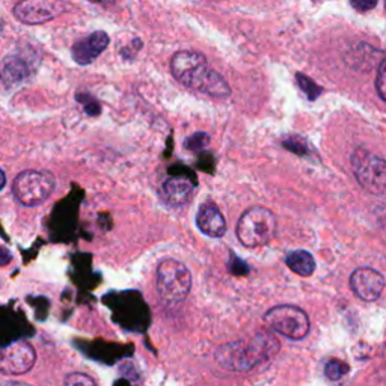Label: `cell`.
<instances>
[{"label":"cell","instance_id":"cell-1","mask_svg":"<svg viewBox=\"0 0 386 386\" xmlns=\"http://www.w3.org/2000/svg\"><path fill=\"white\" fill-rule=\"evenodd\" d=\"M279 350V341L269 334H258L247 341L228 343L216 352L220 366L231 371H249Z\"/></svg>","mask_w":386,"mask_h":386},{"label":"cell","instance_id":"cell-2","mask_svg":"<svg viewBox=\"0 0 386 386\" xmlns=\"http://www.w3.org/2000/svg\"><path fill=\"white\" fill-rule=\"evenodd\" d=\"M277 217L269 208H247L237 224V237L246 247H260L268 245L277 234Z\"/></svg>","mask_w":386,"mask_h":386},{"label":"cell","instance_id":"cell-3","mask_svg":"<svg viewBox=\"0 0 386 386\" xmlns=\"http://www.w3.org/2000/svg\"><path fill=\"white\" fill-rule=\"evenodd\" d=\"M155 287L160 299L168 305H177L185 300L192 288V275L185 264L177 260H163L159 264Z\"/></svg>","mask_w":386,"mask_h":386},{"label":"cell","instance_id":"cell-4","mask_svg":"<svg viewBox=\"0 0 386 386\" xmlns=\"http://www.w3.org/2000/svg\"><path fill=\"white\" fill-rule=\"evenodd\" d=\"M56 181L49 171H24L18 173L13 185L15 199L26 207L41 206L54 192Z\"/></svg>","mask_w":386,"mask_h":386},{"label":"cell","instance_id":"cell-5","mask_svg":"<svg viewBox=\"0 0 386 386\" xmlns=\"http://www.w3.org/2000/svg\"><path fill=\"white\" fill-rule=\"evenodd\" d=\"M352 169L357 183L370 193L386 192V160L366 150H356L352 155Z\"/></svg>","mask_w":386,"mask_h":386},{"label":"cell","instance_id":"cell-6","mask_svg":"<svg viewBox=\"0 0 386 386\" xmlns=\"http://www.w3.org/2000/svg\"><path fill=\"white\" fill-rule=\"evenodd\" d=\"M275 332H278L290 339H302L309 334V318L307 312L294 305H279L269 309L264 316Z\"/></svg>","mask_w":386,"mask_h":386},{"label":"cell","instance_id":"cell-7","mask_svg":"<svg viewBox=\"0 0 386 386\" xmlns=\"http://www.w3.org/2000/svg\"><path fill=\"white\" fill-rule=\"evenodd\" d=\"M208 65L204 54L190 50L177 52L171 61V72L177 82L187 88L199 89L208 75Z\"/></svg>","mask_w":386,"mask_h":386},{"label":"cell","instance_id":"cell-8","mask_svg":"<svg viewBox=\"0 0 386 386\" xmlns=\"http://www.w3.org/2000/svg\"><path fill=\"white\" fill-rule=\"evenodd\" d=\"M70 5L63 0H20L14 6V15L24 24H43L65 14Z\"/></svg>","mask_w":386,"mask_h":386},{"label":"cell","instance_id":"cell-9","mask_svg":"<svg viewBox=\"0 0 386 386\" xmlns=\"http://www.w3.org/2000/svg\"><path fill=\"white\" fill-rule=\"evenodd\" d=\"M36 362L35 348L26 341H17L0 348V373L6 376H23Z\"/></svg>","mask_w":386,"mask_h":386},{"label":"cell","instance_id":"cell-10","mask_svg":"<svg viewBox=\"0 0 386 386\" xmlns=\"http://www.w3.org/2000/svg\"><path fill=\"white\" fill-rule=\"evenodd\" d=\"M350 287L357 298L365 302H374L385 290V278L382 273L370 268L357 269L350 277Z\"/></svg>","mask_w":386,"mask_h":386},{"label":"cell","instance_id":"cell-11","mask_svg":"<svg viewBox=\"0 0 386 386\" xmlns=\"http://www.w3.org/2000/svg\"><path fill=\"white\" fill-rule=\"evenodd\" d=\"M107 45L109 35L103 31H97L72 45V59H75L79 65H89L91 62H94L100 54L107 49Z\"/></svg>","mask_w":386,"mask_h":386},{"label":"cell","instance_id":"cell-12","mask_svg":"<svg viewBox=\"0 0 386 386\" xmlns=\"http://www.w3.org/2000/svg\"><path fill=\"white\" fill-rule=\"evenodd\" d=\"M196 225L202 234L219 238L226 233V222L220 210L213 202H206L199 207L196 215Z\"/></svg>","mask_w":386,"mask_h":386},{"label":"cell","instance_id":"cell-13","mask_svg":"<svg viewBox=\"0 0 386 386\" xmlns=\"http://www.w3.org/2000/svg\"><path fill=\"white\" fill-rule=\"evenodd\" d=\"M193 186L192 183L185 177H172L164 181L162 187L163 201L171 207H183L186 206L192 198Z\"/></svg>","mask_w":386,"mask_h":386},{"label":"cell","instance_id":"cell-14","mask_svg":"<svg viewBox=\"0 0 386 386\" xmlns=\"http://www.w3.org/2000/svg\"><path fill=\"white\" fill-rule=\"evenodd\" d=\"M29 75H31L29 62L23 59L22 56L5 59V62L2 63V68H0V79H2L8 85L22 82L29 77Z\"/></svg>","mask_w":386,"mask_h":386},{"label":"cell","instance_id":"cell-15","mask_svg":"<svg viewBox=\"0 0 386 386\" xmlns=\"http://www.w3.org/2000/svg\"><path fill=\"white\" fill-rule=\"evenodd\" d=\"M198 91L216 98H226L229 97V94H231V89H229L226 80L215 70L208 71V75L206 76L204 82H202V85L199 86Z\"/></svg>","mask_w":386,"mask_h":386},{"label":"cell","instance_id":"cell-16","mask_svg":"<svg viewBox=\"0 0 386 386\" xmlns=\"http://www.w3.org/2000/svg\"><path fill=\"white\" fill-rule=\"evenodd\" d=\"M288 268L300 275V277H311L316 269V261L312 258V255L307 251H293L287 255L286 260Z\"/></svg>","mask_w":386,"mask_h":386},{"label":"cell","instance_id":"cell-17","mask_svg":"<svg viewBox=\"0 0 386 386\" xmlns=\"http://www.w3.org/2000/svg\"><path fill=\"white\" fill-rule=\"evenodd\" d=\"M350 371V366L339 360H330L325 366V374L329 380H339Z\"/></svg>","mask_w":386,"mask_h":386},{"label":"cell","instance_id":"cell-18","mask_svg":"<svg viewBox=\"0 0 386 386\" xmlns=\"http://www.w3.org/2000/svg\"><path fill=\"white\" fill-rule=\"evenodd\" d=\"M296 80H298L299 88L303 91V93H305V94L308 95L309 100H317L318 95L321 94V91H323V89H321V88L316 84L314 80H311V79L307 77L305 75H300V72L296 76Z\"/></svg>","mask_w":386,"mask_h":386},{"label":"cell","instance_id":"cell-19","mask_svg":"<svg viewBox=\"0 0 386 386\" xmlns=\"http://www.w3.org/2000/svg\"><path fill=\"white\" fill-rule=\"evenodd\" d=\"M76 100L77 103H80L82 106L85 107V112L89 115V116H98L101 114V105L100 101L93 97L91 94H85V93H79L76 95Z\"/></svg>","mask_w":386,"mask_h":386},{"label":"cell","instance_id":"cell-20","mask_svg":"<svg viewBox=\"0 0 386 386\" xmlns=\"http://www.w3.org/2000/svg\"><path fill=\"white\" fill-rule=\"evenodd\" d=\"M63 386H98L97 382L84 373H71L65 378Z\"/></svg>","mask_w":386,"mask_h":386},{"label":"cell","instance_id":"cell-21","mask_svg":"<svg viewBox=\"0 0 386 386\" xmlns=\"http://www.w3.org/2000/svg\"><path fill=\"white\" fill-rule=\"evenodd\" d=\"M210 142V137L207 133H195V134H192L189 136L186 142H185V146L187 150H192V151H198V150H202L204 148V146H207Z\"/></svg>","mask_w":386,"mask_h":386},{"label":"cell","instance_id":"cell-22","mask_svg":"<svg viewBox=\"0 0 386 386\" xmlns=\"http://www.w3.org/2000/svg\"><path fill=\"white\" fill-rule=\"evenodd\" d=\"M376 89L383 101H386V59L380 63V68L376 79Z\"/></svg>","mask_w":386,"mask_h":386},{"label":"cell","instance_id":"cell-23","mask_svg":"<svg viewBox=\"0 0 386 386\" xmlns=\"http://www.w3.org/2000/svg\"><path fill=\"white\" fill-rule=\"evenodd\" d=\"M284 146H286V148L290 150L291 153L299 155H303L307 153V145L302 139H287L284 142Z\"/></svg>","mask_w":386,"mask_h":386},{"label":"cell","instance_id":"cell-24","mask_svg":"<svg viewBox=\"0 0 386 386\" xmlns=\"http://www.w3.org/2000/svg\"><path fill=\"white\" fill-rule=\"evenodd\" d=\"M379 0H350V3L357 11H370L376 5H378Z\"/></svg>","mask_w":386,"mask_h":386},{"label":"cell","instance_id":"cell-25","mask_svg":"<svg viewBox=\"0 0 386 386\" xmlns=\"http://www.w3.org/2000/svg\"><path fill=\"white\" fill-rule=\"evenodd\" d=\"M11 260H13L11 252H9L6 247L0 246V265H6V264L11 263Z\"/></svg>","mask_w":386,"mask_h":386},{"label":"cell","instance_id":"cell-26","mask_svg":"<svg viewBox=\"0 0 386 386\" xmlns=\"http://www.w3.org/2000/svg\"><path fill=\"white\" fill-rule=\"evenodd\" d=\"M5 185H6V176H5V172L0 169V192L3 190Z\"/></svg>","mask_w":386,"mask_h":386},{"label":"cell","instance_id":"cell-27","mask_svg":"<svg viewBox=\"0 0 386 386\" xmlns=\"http://www.w3.org/2000/svg\"><path fill=\"white\" fill-rule=\"evenodd\" d=\"M91 2H95V3H112V2H115V0H91Z\"/></svg>","mask_w":386,"mask_h":386},{"label":"cell","instance_id":"cell-28","mask_svg":"<svg viewBox=\"0 0 386 386\" xmlns=\"http://www.w3.org/2000/svg\"><path fill=\"white\" fill-rule=\"evenodd\" d=\"M0 284H2V282H0Z\"/></svg>","mask_w":386,"mask_h":386}]
</instances>
